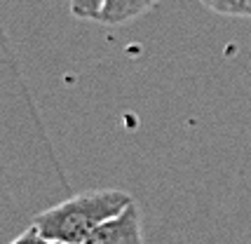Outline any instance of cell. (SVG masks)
<instances>
[{
    "mask_svg": "<svg viewBox=\"0 0 251 244\" xmlns=\"http://www.w3.org/2000/svg\"><path fill=\"white\" fill-rule=\"evenodd\" d=\"M131 202L129 193L118 188L82 193L35 214L33 228L52 242L85 244L101 223L118 216Z\"/></svg>",
    "mask_w": 251,
    "mask_h": 244,
    "instance_id": "obj_1",
    "label": "cell"
},
{
    "mask_svg": "<svg viewBox=\"0 0 251 244\" xmlns=\"http://www.w3.org/2000/svg\"><path fill=\"white\" fill-rule=\"evenodd\" d=\"M85 244H143L141 214L136 204L131 202L118 216L101 223Z\"/></svg>",
    "mask_w": 251,
    "mask_h": 244,
    "instance_id": "obj_2",
    "label": "cell"
},
{
    "mask_svg": "<svg viewBox=\"0 0 251 244\" xmlns=\"http://www.w3.org/2000/svg\"><path fill=\"white\" fill-rule=\"evenodd\" d=\"M160 0H103V7L99 14V24L106 26H120L127 24L136 17H141L143 12L155 7Z\"/></svg>",
    "mask_w": 251,
    "mask_h": 244,
    "instance_id": "obj_3",
    "label": "cell"
},
{
    "mask_svg": "<svg viewBox=\"0 0 251 244\" xmlns=\"http://www.w3.org/2000/svg\"><path fill=\"white\" fill-rule=\"evenodd\" d=\"M200 2L223 17H251L249 0H200Z\"/></svg>",
    "mask_w": 251,
    "mask_h": 244,
    "instance_id": "obj_4",
    "label": "cell"
},
{
    "mask_svg": "<svg viewBox=\"0 0 251 244\" xmlns=\"http://www.w3.org/2000/svg\"><path fill=\"white\" fill-rule=\"evenodd\" d=\"M10 244H59V242H52V240H47V237H43V235L38 233L35 228H28L26 233H22L19 237H14Z\"/></svg>",
    "mask_w": 251,
    "mask_h": 244,
    "instance_id": "obj_5",
    "label": "cell"
},
{
    "mask_svg": "<svg viewBox=\"0 0 251 244\" xmlns=\"http://www.w3.org/2000/svg\"><path fill=\"white\" fill-rule=\"evenodd\" d=\"M249 7H251V0H249Z\"/></svg>",
    "mask_w": 251,
    "mask_h": 244,
    "instance_id": "obj_6",
    "label": "cell"
}]
</instances>
